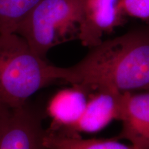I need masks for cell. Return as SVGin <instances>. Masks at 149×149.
Wrapping results in <instances>:
<instances>
[{"instance_id": "obj_1", "label": "cell", "mask_w": 149, "mask_h": 149, "mask_svg": "<svg viewBox=\"0 0 149 149\" xmlns=\"http://www.w3.org/2000/svg\"><path fill=\"white\" fill-rule=\"evenodd\" d=\"M81 61L66 68V82L88 93L103 88L122 93L149 91V29L102 41Z\"/></svg>"}, {"instance_id": "obj_2", "label": "cell", "mask_w": 149, "mask_h": 149, "mask_svg": "<svg viewBox=\"0 0 149 149\" xmlns=\"http://www.w3.org/2000/svg\"><path fill=\"white\" fill-rule=\"evenodd\" d=\"M65 73L66 68L40 57L20 35L0 34V103L23 107L41 89L64 81Z\"/></svg>"}, {"instance_id": "obj_3", "label": "cell", "mask_w": 149, "mask_h": 149, "mask_svg": "<svg viewBox=\"0 0 149 149\" xmlns=\"http://www.w3.org/2000/svg\"><path fill=\"white\" fill-rule=\"evenodd\" d=\"M81 0H42L17 31L43 59L55 46L79 37Z\"/></svg>"}, {"instance_id": "obj_4", "label": "cell", "mask_w": 149, "mask_h": 149, "mask_svg": "<svg viewBox=\"0 0 149 149\" xmlns=\"http://www.w3.org/2000/svg\"><path fill=\"white\" fill-rule=\"evenodd\" d=\"M81 23L78 40L83 46H96L104 34L125 23L121 0H81Z\"/></svg>"}, {"instance_id": "obj_5", "label": "cell", "mask_w": 149, "mask_h": 149, "mask_svg": "<svg viewBox=\"0 0 149 149\" xmlns=\"http://www.w3.org/2000/svg\"><path fill=\"white\" fill-rule=\"evenodd\" d=\"M45 133L40 113L27 103L13 109L0 135V149H46L44 144Z\"/></svg>"}, {"instance_id": "obj_6", "label": "cell", "mask_w": 149, "mask_h": 149, "mask_svg": "<svg viewBox=\"0 0 149 149\" xmlns=\"http://www.w3.org/2000/svg\"><path fill=\"white\" fill-rule=\"evenodd\" d=\"M82 115L74 125L60 132L75 135L79 133H96L113 120H120L124 93L115 89L103 88L90 95Z\"/></svg>"}, {"instance_id": "obj_7", "label": "cell", "mask_w": 149, "mask_h": 149, "mask_svg": "<svg viewBox=\"0 0 149 149\" xmlns=\"http://www.w3.org/2000/svg\"><path fill=\"white\" fill-rule=\"evenodd\" d=\"M122 131L117 139H126L136 149H149V91L124 93Z\"/></svg>"}, {"instance_id": "obj_8", "label": "cell", "mask_w": 149, "mask_h": 149, "mask_svg": "<svg viewBox=\"0 0 149 149\" xmlns=\"http://www.w3.org/2000/svg\"><path fill=\"white\" fill-rule=\"evenodd\" d=\"M88 94L77 86L56 93L46 108L51 119V124L47 130L64 131L74 125L84 111Z\"/></svg>"}, {"instance_id": "obj_9", "label": "cell", "mask_w": 149, "mask_h": 149, "mask_svg": "<svg viewBox=\"0 0 149 149\" xmlns=\"http://www.w3.org/2000/svg\"><path fill=\"white\" fill-rule=\"evenodd\" d=\"M44 144L46 149H136L117 139H82L79 135H67L47 130Z\"/></svg>"}, {"instance_id": "obj_10", "label": "cell", "mask_w": 149, "mask_h": 149, "mask_svg": "<svg viewBox=\"0 0 149 149\" xmlns=\"http://www.w3.org/2000/svg\"><path fill=\"white\" fill-rule=\"evenodd\" d=\"M42 0H0V34L16 33L19 26Z\"/></svg>"}, {"instance_id": "obj_11", "label": "cell", "mask_w": 149, "mask_h": 149, "mask_svg": "<svg viewBox=\"0 0 149 149\" xmlns=\"http://www.w3.org/2000/svg\"><path fill=\"white\" fill-rule=\"evenodd\" d=\"M121 4L126 16L139 19L149 25V0H121Z\"/></svg>"}, {"instance_id": "obj_12", "label": "cell", "mask_w": 149, "mask_h": 149, "mask_svg": "<svg viewBox=\"0 0 149 149\" xmlns=\"http://www.w3.org/2000/svg\"><path fill=\"white\" fill-rule=\"evenodd\" d=\"M12 111V109L0 103V135L10 120Z\"/></svg>"}, {"instance_id": "obj_13", "label": "cell", "mask_w": 149, "mask_h": 149, "mask_svg": "<svg viewBox=\"0 0 149 149\" xmlns=\"http://www.w3.org/2000/svg\"><path fill=\"white\" fill-rule=\"evenodd\" d=\"M148 29H149V25H148Z\"/></svg>"}]
</instances>
